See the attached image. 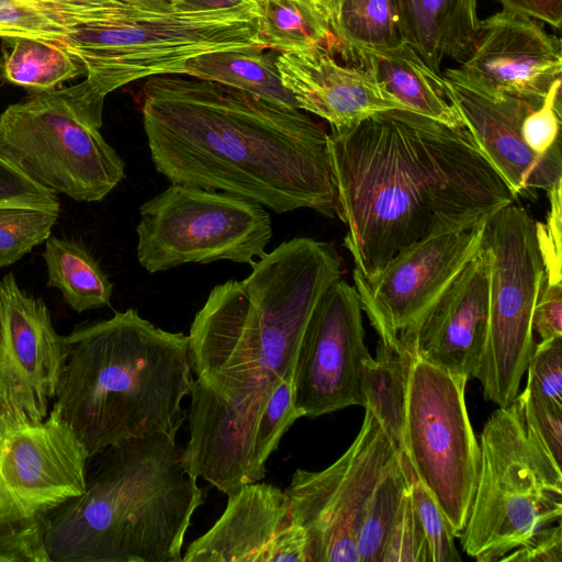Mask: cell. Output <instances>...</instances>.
<instances>
[{"mask_svg": "<svg viewBox=\"0 0 562 562\" xmlns=\"http://www.w3.org/2000/svg\"><path fill=\"white\" fill-rule=\"evenodd\" d=\"M58 215L31 209H0V269L44 244Z\"/></svg>", "mask_w": 562, "mask_h": 562, "instance_id": "33", "label": "cell"}, {"mask_svg": "<svg viewBox=\"0 0 562 562\" xmlns=\"http://www.w3.org/2000/svg\"><path fill=\"white\" fill-rule=\"evenodd\" d=\"M540 341L562 336V283L542 281L532 316Z\"/></svg>", "mask_w": 562, "mask_h": 562, "instance_id": "42", "label": "cell"}, {"mask_svg": "<svg viewBox=\"0 0 562 562\" xmlns=\"http://www.w3.org/2000/svg\"><path fill=\"white\" fill-rule=\"evenodd\" d=\"M558 181L548 192L550 210L546 224L536 222L537 239L544 266V278L550 282H561V186Z\"/></svg>", "mask_w": 562, "mask_h": 562, "instance_id": "41", "label": "cell"}, {"mask_svg": "<svg viewBox=\"0 0 562 562\" xmlns=\"http://www.w3.org/2000/svg\"><path fill=\"white\" fill-rule=\"evenodd\" d=\"M89 456L50 409L37 424L0 418V526L45 533V517L85 492Z\"/></svg>", "mask_w": 562, "mask_h": 562, "instance_id": "13", "label": "cell"}, {"mask_svg": "<svg viewBox=\"0 0 562 562\" xmlns=\"http://www.w3.org/2000/svg\"><path fill=\"white\" fill-rule=\"evenodd\" d=\"M527 370L526 387L562 407V336L536 345Z\"/></svg>", "mask_w": 562, "mask_h": 562, "instance_id": "38", "label": "cell"}, {"mask_svg": "<svg viewBox=\"0 0 562 562\" xmlns=\"http://www.w3.org/2000/svg\"><path fill=\"white\" fill-rule=\"evenodd\" d=\"M176 436L153 432L89 458L86 488L45 517L49 562H180L203 493Z\"/></svg>", "mask_w": 562, "mask_h": 562, "instance_id": "4", "label": "cell"}, {"mask_svg": "<svg viewBox=\"0 0 562 562\" xmlns=\"http://www.w3.org/2000/svg\"><path fill=\"white\" fill-rule=\"evenodd\" d=\"M64 336L41 297L22 290L12 272L0 279V418L37 424L54 402Z\"/></svg>", "mask_w": 562, "mask_h": 562, "instance_id": "16", "label": "cell"}, {"mask_svg": "<svg viewBox=\"0 0 562 562\" xmlns=\"http://www.w3.org/2000/svg\"><path fill=\"white\" fill-rule=\"evenodd\" d=\"M559 37L537 20L499 11L481 21L470 55L450 76L491 99H519L541 105L561 80Z\"/></svg>", "mask_w": 562, "mask_h": 562, "instance_id": "17", "label": "cell"}, {"mask_svg": "<svg viewBox=\"0 0 562 562\" xmlns=\"http://www.w3.org/2000/svg\"><path fill=\"white\" fill-rule=\"evenodd\" d=\"M2 40L0 72L13 85L43 92L86 75L82 65L57 43L32 37Z\"/></svg>", "mask_w": 562, "mask_h": 562, "instance_id": "29", "label": "cell"}, {"mask_svg": "<svg viewBox=\"0 0 562 562\" xmlns=\"http://www.w3.org/2000/svg\"><path fill=\"white\" fill-rule=\"evenodd\" d=\"M407 490L400 457L378 483L357 538L360 562H382L384 544Z\"/></svg>", "mask_w": 562, "mask_h": 562, "instance_id": "30", "label": "cell"}, {"mask_svg": "<svg viewBox=\"0 0 562 562\" xmlns=\"http://www.w3.org/2000/svg\"><path fill=\"white\" fill-rule=\"evenodd\" d=\"M338 1L339 0H322L323 11H324L326 19L329 22V25H330L333 15L335 13V10L337 8Z\"/></svg>", "mask_w": 562, "mask_h": 562, "instance_id": "46", "label": "cell"}, {"mask_svg": "<svg viewBox=\"0 0 562 562\" xmlns=\"http://www.w3.org/2000/svg\"><path fill=\"white\" fill-rule=\"evenodd\" d=\"M398 452L366 411L353 442L322 471L297 469L284 490L290 514L306 535L307 562H360L357 538L369 501Z\"/></svg>", "mask_w": 562, "mask_h": 562, "instance_id": "12", "label": "cell"}, {"mask_svg": "<svg viewBox=\"0 0 562 562\" xmlns=\"http://www.w3.org/2000/svg\"><path fill=\"white\" fill-rule=\"evenodd\" d=\"M254 0H172V3L182 9L213 10L236 7Z\"/></svg>", "mask_w": 562, "mask_h": 562, "instance_id": "45", "label": "cell"}, {"mask_svg": "<svg viewBox=\"0 0 562 562\" xmlns=\"http://www.w3.org/2000/svg\"><path fill=\"white\" fill-rule=\"evenodd\" d=\"M490 263L482 247L401 344L414 358L473 378L488 327Z\"/></svg>", "mask_w": 562, "mask_h": 562, "instance_id": "20", "label": "cell"}, {"mask_svg": "<svg viewBox=\"0 0 562 562\" xmlns=\"http://www.w3.org/2000/svg\"><path fill=\"white\" fill-rule=\"evenodd\" d=\"M64 19L72 26L117 19L143 0H29Z\"/></svg>", "mask_w": 562, "mask_h": 562, "instance_id": "40", "label": "cell"}, {"mask_svg": "<svg viewBox=\"0 0 562 562\" xmlns=\"http://www.w3.org/2000/svg\"><path fill=\"white\" fill-rule=\"evenodd\" d=\"M139 109L151 161L170 183L235 194L277 214L335 216L328 133L306 112L177 74L146 78Z\"/></svg>", "mask_w": 562, "mask_h": 562, "instance_id": "3", "label": "cell"}, {"mask_svg": "<svg viewBox=\"0 0 562 562\" xmlns=\"http://www.w3.org/2000/svg\"><path fill=\"white\" fill-rule=\"evenodd\" d=\"M562 79L551 88L542 104L529 112L521 122L525 144L535 154L546 155L560 140Z\"/></svg>", "mask_w": 562, "mask_h": 562, "instance_id": "39", "label": "cell"}, {"mask_svg": "<svg viewBox=\"0 0 562 562\" xmlns=\"http://www.w3.org/2000/svg\"><path fill=\"white\" fill-rule=\"evenodd\" d=\"M335 215L355 271L372 277L401 249L483 224L515 196L465 127L408 110L331 130Z\"/></svg>", "mask_w": 562, "mask_h": 562, "instance_id": "2", "label": "cell"}, {"mask_svg": "<svg viewBox=\"0 0 562 562\" xmlns=\"http://www.w3.org/2000/svg\"><path fill=\"white\" fill-rule=\"evenodd\" d=\"M501 561L562 562L561 522L541 528L526 544L516 548Z\"/></svg>", "mask_w": 562, "mask_h": 562, "instance_id": "43", "label": "cell"}, {"mask_svg": "<svg viewBox=\"0 0 562 562\" xmlns=\"http://www.w3.org/2000/svg\"><path fill=\"white\" fill-rule=\"evenodd\" d=\"M467 381L413 357L404 451L454 538L464 529L480 470V446L465 405Z\"/></svg>", "mask_w": 562, "mask_h": 562, "instance_id": "11", "label": "cell"}, {"mask_svg": "<svg viewBox=\"0 0 562 562\" xmlns=\"http://www.w3.org/2000/svg\"><path fill=\"white\" fill-rule=\"evenodd\" d=\"M274 50L249 47L216 50L188 59L182 75L218 82L255 94L277 105L297 109L283 86Z\"/></svg>", "mask_w": 562, "mask_h": 562, "instance_id": "24", "label": "cell"}, {"mask_svg": "<svg viewBox=\"0 0 562 562\" xmlns=\"http://www.w3.org/2000/svg\"><path fill=\"white\" fill-rule=\"evenodd\" d=\"M75 26L29 0H0V38L32 37L61 43Z\"/></svg>", "mask_w": 562, "mask_h": 562, "instance_id": "34", "label": "cell"}, {"mask_svg": "<svg viewBox=\"0 0 562 562\" xmlns=\"http://www.w3.org/2000/svg\"><path fill=\"white\" fill-rule=\"evenodd\" d=\"M336 248L310 237L281 243L244 280L215 285L190 327V472L223 493L258 482L251 462L273 387L293 379L299 346L325 291L342 276Z\"/></svg>", "mask_w": 562, "mask_h": 562, "instance_id": "1", "label": "cell"}, {"mask_svg": "<svg viewBox=\"0 0 562 562\" xmlns=\"http://www.w3.org/2000/svg\"><path fill=\"white\" fill-rule=\"evenodd\" d=\"M382 562H430L425 532L414 509L408 486L389 531Z\"/></svg>", "mask_w": 562, "mask_h": 562, "instance_id": "36", "label": "cell"}, {"mask_svg": "<svg viewBox=\"0 0 562 562\" xmlns=\"http://www.w3.org/2000/svg\"><path fill=\"white\" fill-rule=\"evenodd\" d=\"M504 11L517 13L549 24L562 25V0H497Z\"/></svg>", "mask_w": 562, "mask_h": 562, "instance_id": "44", "label": "cell"}, {"mask_svg": "<svg viewBox=\"0 0 562 562\" xmlns=\"http://www.w3.org/2000/svg\"><path fill=\"white\" fill-rule=\"evenodd\" d=\"M227 497L221 517L181 561L307 562L306 535L293 520L284 491L255 482Z\"/></svg>", "mask_w": 562, "mask_h": 562, "instance_id": "18", "label": "cell"}, {"mask_svg": "<svg viewBox=\"0 0 562 562\" xmlns=\"http://www.w3.org/2000/svg\"><path fill=\"white\" fill-rule=\"evenodd\" d=\"M259 15L258 0L213 10L182 9L172 0H145L115 20L77 25L57 44L108 95L151 76L182 75L184 63L200 54L260 48Z\"/></svg>", "mask_w": 562, "mask_h": 562, "instance_id": "6", "label": "cell"}, {"mask_svg": "<svg viewBox=\"0 0 562 562\" xmlns=\"http://www.w3.org/2000/svg\"><path fill=\"white\" fill-rule=\"evenodd\" d=\"M368 70L409 111L443 124L464 127L451 103L442 75L435 72L407 43L382 50H359L346 57Z\"/></svg>", "mask_w": 562, "mask_h": 562, "instance_id": "22", "label": "cell"}, {"mask_svg": "<svg viewBox=\"0 0 562 562\" xmlns=\"http://www.w3.org/2000/svg\"><path fill=\"white\" fill-rule=\"evenodd\" d=\"M193 383L189 337L128 308L64 336L50 409L91 458L135 437L176 436L188 417L182 403Z\"/></svg>", "mask_w": 562, "mask_h": 562, "instance_id": "5", "label": "cell"}, {"mask_svg": "<svg viewBox=\"0 0 562 562\" xmlns=\"http://www.w3.org/2000/svg\"><path fill=\"white\" fill-rule=\"evenodd\" d=\"M413 356L379 340L363 366L362 406L381 424L397 452L405 450L407 384Z\"/></svg>", "mask_w": 562, "mask_h": 562, "instance_id": "25", "label": "cell"}, {"mask_svg": "<svg viewBox=\"0 0 562 562\" xmlns=\"http://www.w3.org/2000/svg\"><path fill=\"white\" fill-rule=\"evenodd\" d=\"M44 244L47 286L58 289L70 308L82 313L110 304L113 284L81 243L50 235Z\"/></svg>", "mask_w": 562, "mask_h": 562, "instance_id": "26", "label": "cell"}, {"mask_svg": "<svg viewBox=\"0 0 562 562\" xmlns=\"http://www.w3.org/2000/svg\"><path fill=\"white\" fill-rule=\"evenodd\" d=\"M448 95L462 124L515 199L536 200L562 180L561 140L542 156L525 144V116L540 105L519 99H491L442 75Z\"/></svg>", "mask_w": 562, "mask_h": 562, "instance_id": "19", "label": "cell"}, {"mask_svg": "<svg viewBox=\"0 0 562 562\" xmlns=\"http://www.w3.org/2000/svg\"><path fill=\"white\" fill-rule=\"evenodd\" d=\"M398 457L414 509L425 532L430 562L460 561L461 558L454 544V536L445 515L417 476L406 452H400Z\"/></svg>", "mask_w": 562, "mask_h": 562, "instance_id": "32", "label": "cell"}, {"mask_svg": "<svg viewBox=\"0 0 562 562\" xmlns=\"http://www.w3.org/2000/svg\"><path fill=\"white\" fill-rule=\"evenodd\" d=\"M136 257L149 273L184 263L252 265L272 236L267 209L227 192L171 183L139 207Z\"/></svg>", "mask_w": 562, "mask_h": 562, "instance_id": "10", "label": "cell"}, {"mask_svg": "<svg viewBox=\"0 0 562 562\" xmlns=\"http://www.w3.org/2000/svg\"><path fill=\"white\" fill-rule=\"evenodd\" d=\"M300 1H302V2L306 3L307 5L314 8L315 10H317L318 12H321L325 16L324 11H323L322 0H300Z\"/></svg>", "mask_w": 562, "mask_h": 562, "instance_id": "47", "label": "cell"}, {"mask_svg": "<svg viewBox=\"0 0 562 562\" xmlns=\"http://www.w3.org/2000/svg\"><path fill=\"white\" fill-rule=\"evenodd\" d=\"M406 43L435 72L445 58L461 64L480 30L477 0H398Z\"/></svg>", "mask_w": 562, "mask_h": 562, "instance_id": "23", "label": "cell"}, {"mask_svg": "<svg viewBox=\"0 0 562 562\" xmlns=\"http://www.w3.org/2000/svg\"><path fill=\"white\" fill-rule=\"evenodd\" d=\"M528 432L542 446L550 458L561 467L562 407H559L527 387L518 394Z\"/></svg>", "mask_w": 562, "mask_h": 562, "instance_id": "37", "label": "cell"}, {"mask_svg": "<svg viewBox=\"0 0 562 562\" xmlns=\"http://www.w3.org/2000/svg\"><path fill=\"white\" fill-rule=\"evenodd\" d=\"M259 47L280 54H304L325 47L338 49L328 20L300 0H258Z\"/></svg>", "mask_w": 562, "mask_h": 562, "instance_id": "27", "label": "cell"}, {"mask_svg": "<svg viewBox=\"0 0 562 562\" xmlns=\"http://www.w3.org/2000/svg\"><path fill=\"white\" fill-rule=\"evenodd\" d=\"M300 418L294 405L292 380L282 379L271 395L256 426L251 462L255 475L261 481L266 475V462L278 449L282 436Z\"/></svg>", "mask_w": 562, "mask_h": 562, "instance_id": "31", "label": "cell"}, {"mask_svg": "<svg viewBox=\"0 0 562 562\" xmlns=\"http://www.w3.org/2000/svg\"><path fill=\"white\" fill-rule=\"evenodd\" d=\"M479 446L476 486L459 538L469 557L494 562L561 522L562 472L528 432L517 397L490 416Z\"/></svg>", "mask_w": 562, "mask_h": 562, "instance_id": "7", "label": "cell"}, {"mask_svg": "<svg viewBox=\"0 0 562 562\" xmlns=\"http://www.w3.org/2000/svg\"><path fill=\"white\" fill-rule=\"evenodd\" d=\"M330 29L344 57L406 43L398 0H339Z\"/></svg>", "mask_w": 562, "mask_h": 562, "instance_id": "28", "label": "cell"}, {"mask_svg": "<svg viewBox=\"0 0 562 562\" xmlns=\"http://www.w3.org/2000/svg\"><path fill=\"white\" fill-rule=\"evenodd\" d=\"M0 209H31L59 214L58 195L30 177L0 138Z\"/></svg>", "mask_w": 562, "mask_h": 562, "instance_id": "35", "label": "cell"}, {"mask_svg": "<svg viewBox=\"0 0 562 562\" xmlns=\"http://www.w3.org/2000/svg\"><path fill=\"white\" fill-rule=\"evenodd\" d=\"M485 223L418 240L401 249L372 277L353 270L361 308L380 340L407 351L402 338L477 254Z\"/></svg>", "mask_w": 562, "mask_h": 562, "instance_id": "14", "label": "cell"}, {"mask_svg": "<svg viewBox=\"0 0 562 562\" xmlns=\"http://www.w3.org/2000/svg\"><path fill=\"white\" fill-rule=\"evenodd\" d=\"M277 66L297 109L327 121L331 130L353 126L382 111L408 110L368 70L339 64L325 47L278 54Z\"/></svg>", "mask_w": 562, "mask_h": 562, "instance_id": "21", "label": "cell"}, {"mask_svg": "<svg viewBox=\"0 0 562 562\" xmlns=\"http://www.w3.org/2000/svg\"><path fill=\"white\" fill-rule=\"evenodd\" d=\"M536 222L513 202L487 218L482 237L490 263L488 327L473 378L499 407L518 396L536 346L532 316L544 279Z\"/></svg>", "mask_w": 562, "mask_h": 562, "instance_id": "9", "label": "cell"}, {"mask_svg": "<svg viewBox=\"0 0 562 562\" xmlns=\"http://www.w3.org/2000/svg\"><path fill=\"white\" fill-rule=\"evenodd\" d=\"M105 94L87 78L35 92L0 114V138L21 168L54 193L102 201L125 162L101 134Z\"/></svg>", "mask_w": 562, "mask_h": 562, "instance_id": "8", "label": "cell"}, {"mask_svg": "<svg viewBox=\"0 0 562 562\" xmlns=\"http://www.w3.org/2000/svg\"><path fill=\"white\" fill-rule=\"evenodd\" d=\"M370 356L357 290L339 279L319 299L299 346L292 385L300 417L362 406V371Z\"/></svg>", "mask_w": 562, "mask_h": 562, "instance_id": "15", "label": "cell"}]
</instances>
